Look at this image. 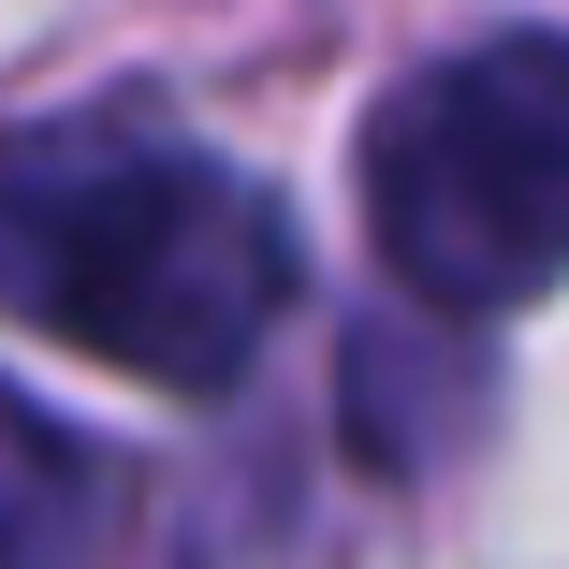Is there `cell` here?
Returning <instances> with one entry per match:
<instances>
[{
    "instance_id": "6da1fadb",
    "label": "cell",
    "mask_w": 569,
    "mask_h": 569,
    "mask_svg": "<svg viewBox=\"0 0 569 569\" xmlns=\"http://www.w3.org/2000/svg\"><path fill=\"white\" fill-rule=\"evenodd\" d=\"M292 292H307V249L278 190L176 132L88 118L0 161V307L73 336L118 380L234 395L263 366V336L292 321Z\"/></svg>"
},
{
    "instance_id": "7a4b0ae2",
    "label": "cell",
    "mask_w": 569,
    "mask_h": 569,
    "mask_svg": "<svg viewBox=\"0 0 569 569\" xmlns=\"http://www.w3.org/2000/svg\"><path fill=\"white\" fill-rule=\"evenodd\" d=\"M366 234L438 321L569 278V30H482L366 118Z\"/></svg>"
},
{
    "instance_id": "3957f363",
    "label": "cell",
    "mask_w": 569,
    "mask_h": 569,
    "mask_svg": "<svg viewBox=\"0 0 569 569\" xmlns=\"http://www.w3.org/2000/svg\"><path fill=\"white\" fill-rule=\"evenodd\" d=\"M102 511H118V497H102L88 438H73V423H44L30 395H0V569L102 540Z\"/></svg>"
}]
</instances>
